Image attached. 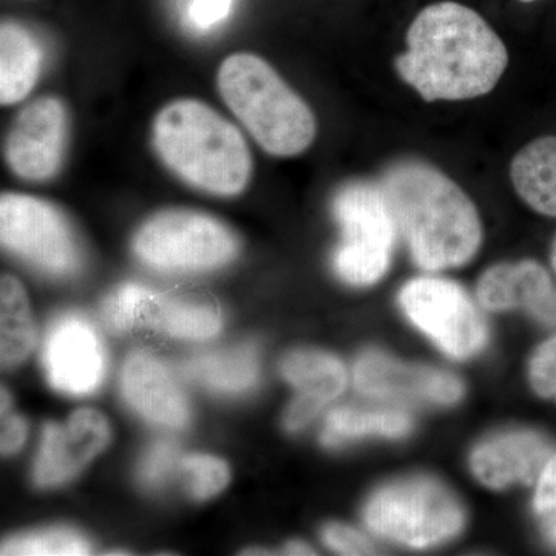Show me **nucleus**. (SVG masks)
<instances>
[{"mask_svg":"<svg viewBox=\"0 0 556 556\" xmlns=\"http://www.w3.org/2000/svg\"><path fill=\"white\" fill-rule=\"evenodd\" d=\"M551 457L546 439L532 431H518L482 444L471 457V468L482 484L500 490L514 482L533 484Z\"/></svg>","mask_w":556,"mask_h":556,"instance_id":"16","label":"nucleus"},{"mask_svg":"<svg viewBox=\"0 0 556 556\" xmlns=\"http://www.w3.org/2000/svg\"><path fill=\"white\" fill-rule=\"evenodd\" d=\"M27 422L21 416L10 413V396L2 390V433H0V447L3 455H11L24 445L27 439Z\"/></svg>","mask_w":556,"mask_h":556,"instance_id":"31","label":"nucleus"},{"mask_svg":"<svg viewBox=\"0 0 556 556\" xmlns=\"http://www.w3.org/2000/svg\"><path fill=\"white\" fill-rule=\"evenodd\" d=\"M519 2L532 3V2H536V0H519Z\"/></svg>","mask_w":556,"mask_h":556,"instance_id":"37","label":"nucleus"},{"mask_svg":"<svg viewBox=\"0 0 556 556\" xmlns=\"http://www.w3.org/2000/svg\"><path fill=\"white\" fill-rule=\"evenodd\" d=\"M2 247L51 276H70L80 265L78 241L68 219L47 201L3 193L0 199Z\"/></svg>","mask_w":556,"mask_h":556,"instance_id":"8","label":"nucleus"},{"mask_svg":"<svg viewBox=\"0 0 556 556\" xmlns=\"http://www.w3.org/2000/svg\"><path fill=\"white\" fill-rule=\"evenodd\" d=\"M324 540L328 547L342 555H372L376 554L371 543L358 533L357 530L346 526L331 525L324 530Z\"/></svg>","mask_w":556,"mask_h":556,"instance_id":"29","label":"nucleus"},{"mask_svg":"<svg viewBox=\"0 0 556 556\" xmlns=\"http://www.w3.org/2000/svg\"><path fill=\"white\" fill-rule=\"evenodd\" d=\"M518 195L533 211L556 217V137H541L525 146L510 166Z\"/></svg>","mask_w":556,"mask_h":556,"instance_id":"19","label":"nucleus"},{"mask_svg":"<svg viewBox=\"0 0 556 556\" xmlns=\"http://www.w3.org/2000/svg\"><path fill=\"white\" fill-rule=\"evenodd\" d=\"M287 554L289 555H314L313 548L303 543L288 544Z\"/></svg>","mask_w":556,"mask_h":556,"instance_id":"34","label":"nucleus"},{"mask_svg":"<svg viewBox=\"0 0 556 556\" xmlns=\"http://www.w3.org/2000/svg\"><path fill=\"white\" fill-rule=\"evenodd\" d=\"M35 345L30 303L20 280L3 276L0 281V358L3 367L21 364Z\"/></svg>","mask_w":556,"mask_h":556,"instance_id":"21","label":"nucleus"},{"mask_svg":"<svg viewBox=\"0 0 556 556\" xmlns=\"http://www.w3.org/2000/svg\"><path fill=\"white\" fill-rule=\"evenodd\" d=\"M86 538L68 529H51L28 533L7 541L0 548L3 556H79L89 555Z\"/></svg>","mask_w":556,"mask_h":556,"instance_id":"24","label":"nucleus"},{"mask_svg":"<svg viewBox=\"0 0 556 556\" xmlns=\"http://www.w3.org/2000/svg\"><path fill=\"white\" fill-rule=\"evenodd\" d=\"M372 532L412 547H428L456 535L464 525L455 496L431 479H409L380 490L365 508Z\"/></svg>","mask_w":556,"mask_h":556,"instance_id":"7","label":"nucleus"},{"mask_svg":"<svg viewBox=\"0 0 556 556\" xmlns=\"http://www.w3.org/2000/svg\"><path fill=\"white\" fill-rule=\"evenodd\" d=\"M152 141L167 169L212 195H239L251 179L252 156L243 135L204 102L164 105L153 121Z\"/></svg>","mask_w":556,"mask_h":556,"instance_id":"3","label":"nucleus"},{"mask_svg":"<svg viewBox=\"0 0 556 556\" xmlns=\"http://www.w3.org/2000/svg\"><path fill=\"white\" fill-rule=\"evenodd\" d=\"M42 361L51 386L72 396L97 391L108 368L100 336L75 314L54 321L43 343Z\"/></svg>","mask_w":556,"mask_h":556,"instance_id":"11","label":"nucleus"},{"mask_svg":"<svg viewBox=\"0 0 556 556\" xmlns=\"http://www.w3.org/2000/svg\"><path fill=\"white\" fill-rule=\"evenodd\" d=\"M281 372L298 388V396L313 399L321 405L340 396L346 387L342 362L320 351L300 350L288 354L281 362Z\"/></svg>","mask_w":556,"mask_h":556,"instance_id":"20","label":"nucleus"},{"mask_svg":"<svg viewBox=\"0 0 556 556\" xmlns=\"http://www.w3.org/2000/svg\"><path fill=\"white\" fill-rule=\"evenodd\" d=\"M342 240L332 265L346 283L368 287L388 270L397 226L380 185L354 181L343 186L332 200Z\"/></svg>","mask_w":556,"mask_h":556,"instance_id":"5","label":"nucleus"},{"mask_svg":"<svg viewBox=\"0 0 556 556\" xmlns=\"http://www.w3.org/2000/svg\"><path fill=\"white\" fill-rule=\"evenodd\" d=\"M185 371L211 390L240 393L257 380V357L252 348H239L226 353L203 354L190 358Z\"/></svg>","mask_w":556,"mask_h":556,"instance_id":"22","label":"nucleus"},{"mask_svg":"<svg viewBox=\"0 0 556 556\" xmlns=\"http://www.w3.org/2000/svg\"><path fill=\"white\" fill-rule=\"evenodd\" d=\"M146 288L138 285H126L108 300L104 306V320L109 328L116 332L127 331L138 321L139 303Z\"/></svg>","mask_w":556,"mask_h":556,"instance_id":"26","label":"nucleus"},{"mask_svg":"<svg viewBox=\"0 0 556 556\" xmlns=\"http://www.w3.org/2000/svg\"><path fill=\"white\" fill-rule=\"evenodd\" d=\"M478 299L486 309L522 308L547 325H556V292L543 266L525 260L493 266L478 283Z\"/></svg>","mask_w":556,"mask_h":556,"instance_id":"14","label":"nucleus"},{"mask_svg":"<svg viewBox=\"0 0 556 556\" xmlns=\"http://www.w3.org/2000/svg\"><path fill=\"white\" fill-rule=\"evenodd\" d=\"M109 439L108 420L94 409H78L64 426L49 424L43 428L42 444L36 459V484H64L100 455Z\"/></svg>","mask_w":556,"mask_h":556,"instance_id":"12","label":"nucleus"},{"mask_svg":"<svg viewBox=\"0 0 556 556\" xmlns=\"http://www.w3.org/2000/svg\"><path fill=\"white\" fill-rule=\"evenodd\" d=\"M409 428H412L409 417L393 409L338 408L329 413L321 441L325 445L334 447L365 434L404 437Z\"/></svg>","mask_w":556,"mask_h":556,"instance_id":"23","label":"nucleus"},{"mask_svg":"<svg viewBox=\"0 0 556 556\" xmlns=\"http://www.w3.org/2000/svg\"><path fill=\"white\" fill-rule=\"evenodd\" d=\"M530 382L541 397L556 401V336L543 343L530 362Z\"/></svg>","mask_w":556,"mask_h":556,"instance_id":"27","label":"nucleus"},{"mask_svg":"<svg viewBox=\"0 0 556 556\" xmlns=\"http://www.w3.org/2000/svg\"><path fill=\"white\" fill-rule=\"evenodd\" d=\"M544 532L556 544V514L544 517Z\"/></svg>","mask_w":556,"mask_h":556,"instance_id":"35","label":"nucleus"},{"mask_svg":"<svg viewBox=\"0 0 556 556\" xmlns=\"http://www.w3.org/2000/svg\"><path fill=\"white\" fill-rule=\"evenodd\" d=\"M402 308L448 356L466 358L486 342L484 318L466 292L442 278H416L402 288Z\"/></svg>","mask_w":556,"mask_h":556,"instance_id":"9","label":"nucleus"},{"mask_svg":"<svg viewBox=\"0 0 556 556\" xmlns=\"http://www.w3.org/2000/svg\"><path fill=\"white\" fill-rule=\"evenodd\" d=\"M70 116L64 102L43 97L30 102L11 123L5 141L7 164L17 177L42 182L56 177L64 164Z\"/></svg>","mask_w":556,"mask_h":556,"instance_id":"10","label":"nucleus"},{"mask_svg":"<svg viewBox=\"0 0 556 556\" xmlns=\"http://www.w3.org/2000/svg\"><path fill=\"white\" fill-rule=\"evenodd\" d=\"M134 251L155 269L208 270L228 265L239 252V241L211 215L169 208L139 228Z\"/></svg>","mask_w":556,"mask_h":556,"instance_id":"6","label":"nucleus"},{"mask_svg":"<svg viewBox=\"0 0 556 556\" xmlns=\"http://www.w3.org/2000/svg\"><path fill=\"white\" fill-rule=\"evenodd\" d=\"M181 467L189 477V489L195 500L218 495L229 484V468L214 456L192 455L181 457Z\"/></svg>","mask_w":556,"mask_h":556,"instance_id":"25","label":"nucleus"},{"mask_svg":"<svg viewBox=\"0 0 556 556\" xmlns=\"http://www.w3.org/2000/svg\"><path fill=\"white\" fill-rule=\"evenodd\" d=\"M233 0H190L189 21L193 28L208 31L228 20Z\"/></svg>","mask_w":556,"mask_h":556,"instance_id":"30","label":"nucleus"},{"mask_svg":"<svg viewBox=\"0 0 556 556\" xmlns=\"http://www.w3.org/2000/svg\"><path fill=\"white\" fill-rule=\"evenodd\" d=\"M535 508L541 517L556 514V455L552 456L540 477Z\"/></svg>","mask_w":556,"mask_h":556,"instance_id":"32","label":"nucleus"},{"mask_svg":"<svg viewBox=\"0 0 556 556\" xmlns=\"http://www.w3.org/2000/svg\"><path fill=\"white\" fill-rule=\"evenodd\" d=\"M380 188L420 268H456L477 254L482 240L477 207L444 172L422 161H401L388 167Z\"/></svg>","mask_w":556,"mask_h":556,"instance_id":"2","label":"nucleus"},{"mask_svg":"<svg viewBox=\"0 0 556 556\" xmlns=\"http://www.w3.org/2000/svg\"><path fill=\"white\" fill-rule=\"evenodd\" d=\"M121 388L135 412L149 422L167 428L188 424V401L159 358L148 353L131 354L121 372Z\"/></svg>","mask_w":556,"mask_h":556,"instance_id":"15","label":"nucleus"},{"mask_svg":"<svg viewBox=\"0 0 556 556\" xmlns=\"http://www.w3.org/2000/svg\"><path fill=\"white\" fill-rule=\"evenodd\" d=\"M354 383L372 397L455 404L463 396V383L438 369L405 365L380 353H367L354 368Z\"/></svg>","mask_w":556,"mask_h":556,"instance_id":"13","label":"nucleus"},{"mask_svg":"<svg viewBox=\"0 0 556 556\" xmlns=\"http://www.w3.org/2000/svg\"><path fill=\"white\" fill-rule=\"evenodd\" d=\"M217 84L226 105L269 155L289 159L313 144L317 134L313 110L262 58L249 53L226 58Z\"/></svg>","mask_w":556,"mask_h":556,"instance_id":"4","label":"nucleus"},{"mask_svg":"<svg viewBox=\"0 0 556 556\" xmlns=\"http://www.w3.org/2000/svg\"><path fill=\"white\" fill-rule=\"evenodd\" d=\"M552 266H554L556 273V239L554 241V248H552Z\"/></svg>","mask_w":556,"mask_h":556,"instance_id":"36","label":"nucleus"},{"mask_svg":"<svg viewBox=\"0 0 556 556\" xmlns=\"http://www.w3.org/2000/svg\"><path fill=\"white\" fill-rule=\"evenodd\" d=\"M325 405L313 399L298 396L292 401L285 415V426L288 430L298 431L300 428L308 426L311 420L320 413Z\"/></svg>","mask_w":556,"mask_h":556,"instance_id":"33","label":"nucleus"},{"mask_svg":"<svg viewBox=\"0 0 556 556\" xmlns=\"http://www.w3.org/2000/svg\"><path fill=\"white\" fill-rule=\"evenodd\" d=\"M42 46L30 30L13 21L0 27V102L13 105L24 101L42 72Z\"/></svg>","mask_w":556,"mask_h":556,"instance_id":"17","label":"nucleus"},{"mask_svg":"<svg viewBox=\"0 0 556 556\" xmlns=\"http://www.w3.org/2000/svg\"><path fill=\"white\" fill-rule=\"evenodd\" d=\"M508 65L506 43L463 3L437 2L416 14L397 75L422 100L467 101L495 89Z\"/></svg>","mask_w":556,"mask_h":556,"instance_id":"1","label":"nucleus"},{"mask_svg":"<svg viewBox=\"0 0 556 556\" xmlns=\"http://www.w3.org/2000/svg\"><path fill=\"white\" fill-rule=\"evenodd\" d=\"M179 463H181V459L178 456L177 445L174 442L161 441L153 445L149 455L146 456L144 463H142V481L149 485L161 484V482L166 481L170 471Z\"/></svg>","mask_w":556,"mask_h":556,"instance_id":"28","label":"nucleus"},{"mask_svg":"<svg viewBox=\"0 0 556 556\" xmlns=\"http://www.w3.org/2000/svg\"><path fill=\"white\" fill-rule=\"evenodd\" d=\"M142 318L159 331L177 339L206 340L222 329V316L212 306L153 294L148 288L139 303L138 320Z\"/></svg>","mask_w":556,"mask_h":556,"instance_id":"18","label":"nucleus"}]
</instances>
